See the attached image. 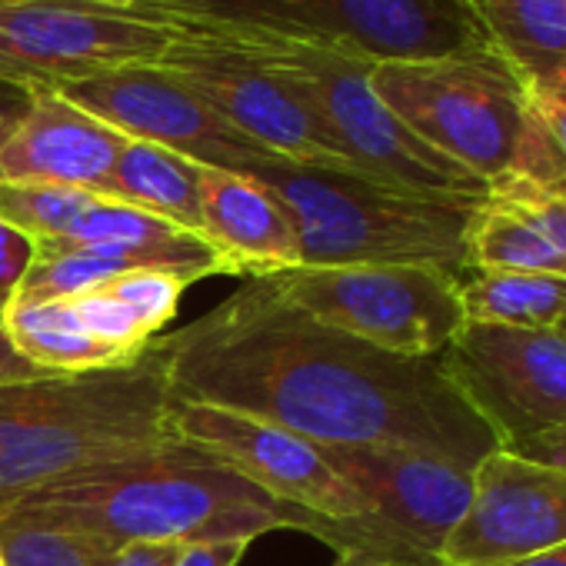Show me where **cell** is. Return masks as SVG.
<instances>
[{
	"mask_svg": "<svg viewBox=\"0 0 566 566\" xmlns=\"http://www.w3.org/2000/svg\"><path fill=\"white\" fill-rule=\"evenodd\" d=\"M566 543V470L493 450L473 467V496L440 549L443 566H513Z\"/></svg>",
	"mask_w": 566,
	"mask_h": 566,
	"instance_id": "14",
	"label": "cell"
},
{
	"mask_svg": "<svg viewBox=\"0 0 566 566\" xmlns=\"http://www.w3.org/2000/svg\"><path fill=\"white\" fill-rule=\"evenodd\" d=\"M104 4H120V8H137L140 0H104Z\"/></svg>",
	"mask_w": 566,
	"mask_h": 566,
	"instance_id": "36",
	"label": "cell"
},
{
	"mask_svg": "<svg viewBox=\"0 0 566 566\" xmlns=\"http://www.w3.org/2000/svg\"><path fill=\"white\" fill-rule=\"evenodd\" d=\"M523 97V130L506 174L549 190H566V67L526 81Z\"/></svg>",
	"mask_w": 566,
	"mask_h": 566,
	"instance_id": "22",
	"label": "cell"
},
{
	"mask_svg": "<svg viewBox=\"0 0 566 566\" xmlns=\"http://www.w3.org/2000/svg\"><path fill=\"white\" fill-rule=\"evenodd\" d=\"M291 210L301 266L420 263L467 273V237L483 197H433L357 170L263 160L247 170Z\"/></svg>",
	"mask_w": 566,
	"mask_h": 566,
	"instance_id": "4",
	"label": "cell"
},
{
	"mask_svg": "<svg viewBox=\"0 0 566 566\" xmlns=\"http://www.w3.org/2000/svg\"><path fill=\"white\" fill-rule=\"evenodd\" d=\"M31 260H34V240L8 223H0V311L18 294Z\"/></svg>",
	"mask_w": 566,
	"mask_h": 566,
	"instance_id": "28",
	"label": "cell"
},
{
	"mask_svg": "<svg viewBox=\"0 0 566 566\" xmlns=\"http://www.w3.org/2000/svg\"><path fill=\"white\" fill-rule=\"evenodd\" d=\"M114 546L104 539L28 516H0L4 566H111Z\"/></svg>",
	"mask_w": 566,
	"mask_h": 566,
	"instance_id": "24",
	"label": "cell"
},
{
	"mask_svg": "<svg viewBox=\"0 0 566 566\" xmlns=\"http://www.w3.org/2000/svg\"><path fill=\"white\" fill-rule=\"evenodd\" d=\"M0 321H4L14 350L41 370L71 374V370L127 364L117 350H111L104 340H97L87 331L74 301H44V304L11 301L0 311Z\"/></svg>",
	"mask_w": 566,
	"mask_h": 566,
	"instance_id": "20",
	"label": "cell"
},
{
	"mask_svg": "<svg viewBox=\"0 0 566 566\" xmlns=\"http://www.w3.org/2000/svg\"><path fill=\"white\" fill-rule=\"evenodd\" d=\"M440 357L503 447L566 427V340L556 331L463 321Z\"/></svg>",
	"mask_w": 566,
	"mask_h": 566,
	"instance_id": "11",
	"label": "cell"
},
{
	"mask_svg": "<svg viewBox=\"0 0 566 566\" xmlns=\"http://www.w3.org/2000/svg\"><path fill=\"white\" fill-rule=\"evenodd\" d=\"M177 553V543H127L114 553L111 566H170Z\"/></svg>",
	"mask_w": 566,
	"mask_h": 566,
	"instance_id": "30",
	"label": "cell"
},
{
	"mask_svg": "<svg viewBox=\"0 0 566 566\" xmlns=\"http://www.w3.org/2000/svg\"><path fill=\"white\" fill-rule=\"evenodd\" d=\"M4 516L71 526L120 549L127 543H210L256 539L297 530L331 546L334 523L291 506L227 463L177 437L137 457L94 467L18 500Z\"/></svg>",
	"mask_w": 566,
	"mask_h": 566,
	"instance_id": "2",
	"label": "cell"
},
{
	"mask_svg": "<svg viewBox=\"0 0 566 566\" xmlns=\"http://www.w3.org/2000/svg\"><path fill=\"white\" fill-rule=\"evenodd\" d=\"M334 566H384V563H374V559H367V556L344 553V556H337V563H334Z\"/></svg>",
	"mask_w": 566,
	"mask_h": 566,
	"instance_id": "35",
	"label": "cell"
},
{
	"mask_svg": "<svg viewBox=\"0 0 566 566\" xmlns=\"http://www.w3.org/2000/svg\"><path fill=\"white\" fill-rule=\"evenodd\" d=\"M253 539H210L180 546L170 566H240Z\"/></svg>",
	"mask_w": 566,
	"mask_h": 566,
	"instance_id": "29",
	"label": "cell"
},
{
	"mask_svg": "<svg viewBox=\"0 0 566 566\" xmlns=\"http://www.w3.org/2000/svg\"><path fill=\"white\" fill-rule=\"evenodd\" d=\"M180 28L104 0H0V81L61 91L130 64H160Z\"/></svg>",
	"mask_w": 566,
	"mask_h": 566,
	"instance_id": "9",
	"label": "cell"
},
{
	"mask_svg": "<svg viewBox=\"0 0 566 566\" xmlns=\"http://www.w3.org/2000/svg\"><path fill=\"white\" fill-rule=\"evenodd\" d=\"M327 463L364 496L370 513L420 553L440 549L473 496V470L403 447H324Z\"/></svg>",
	"mask_w": 566,
	"mask_h": 566,
	"instance_id": "15",
	"label": "cell"
},
{
	"mask_svg": "<svg viewBox=\"0 0 566 566\" xmlns=\"http://www.w3.org/2000/svg\"><path fill=\"white\" fill-rule=\"evenodd\" d=\"M467 270L566 273V260L526 220L493 197H483L467 237Z\"/></svg>",
	"mask_w": 566,
	"mask_h": 566,
	"instance_id": "23",
	"label": "cell"
},
{
	"mask_svg": "<svg viewBox=\"0 0 566 566\" xmlns=\"http://www.w3.org/2000/svg\"><path fill=\"white\" fill-rule=\"evenodd\" d=\"M486 197L526 220L566 260V190H549L506 174L486 187Z\"/></svg>",
	"mask_w": 566,
	"mask_h": 566,
	"instance_id": "27",
	"label": "cell"
},
{
	"mask_svg": "<svg viewBox=\"0 0 566 566\" xmlns=\"http://www.w3.org/2000/svg\"><path fill=\"white\" fill-rule=\"evenodd\" d=\"M28 104H31V91L14 87L8 81H0V147H4V140L11 137V130L28 114Z\"/></svg>",
	"mask_w": 566,
	"mask_h": 566,
	"instance_id": "32",
	"label": "cell"
},
{
	"mask_svg": "<svg viewBox=\"0 0 566 566\" xmlns=\"http://www.w3.org/2000/svg\"><path fill=\"white\" fill-rule=\"evenodd\" d=\"M61 94L124 137L157 144L203 167L247 174L256 164L273 160L270 150L233 130L160 64L117 67L87 81H74L61 87Z\"/></svg>",
	"mask_w": 566,
	"mask_h": 566,
	"instance_id": "13",
	"label": "cell"
},
{
	"mask_svg": "<svg viewBox=\"0 0 566 566\" xmlns=\"http://www.w3.org/2000/svg\"><path fill=\"white\" fill-rule=\"evenodd\" d=\"M167 430L291 506L331 520L370 513L364 496L327 463L324 447L294 430L190 400H170Z\"/></svg>",
	"mask_w": 566,
	"mask_h": 566,
	"instance_id": "12",
	"label": "cell"
},
{
	"mask_svg": "<svg viewBox=\"0 0 566 566\" xmlns=\"http://www.w3.org/2000/svg\"><path fill=\"white\" fill-rule=\"evenodd\" d=\"M223 41V38H220ZM287 77L314 107L347 164L384 184L433 197H486V184L423 144L370 87V61L297 48L230 41Z\"/></svg>",
	"mask_w": 566,
	"mask_h": 566,
	"instance_id": "6",
	"label": "cell"
},
{
	"mask_svg": "<svg viewBox=\"0 0 566 566\" xmlns=\"http://www.w3.org/2000/svg\"><path fill=\"white\" fill-rule=\"evenodd\" d=\"M263 280L317 324L400 357H437L463 327L460 276L440 266H291Z\"/></svg>",
	"mask_w": 566,
	"mask_h": 566,
	"instance_id": "7",
	"label": "cell"
},
{
	"mask_svg": "<svg viewBox=\"0 0 566 566\" xmlns=\"http://www.w3.org/2000/svg\"><path fill=\"white\" fill-rule=\"evenodd\" d=\"M38 374H48V370L28 364V360L14 350V344H11V337H8V331H4V321H0V384L28 380V377H38Z\"/></svg>",
	"mask_w": 566,
	"mask_h": 566,
	"instance_id": "33",
	"label": "cell"
},
{
	"mask_svg": "<svg viewBox=\"0 0 566 566\" xmlns=\"http://www.w3.org/2000/svg\"><path fill=\"white\" fill-rule=\"evenodd\" d=\"M457 291L467 324L556 331L566 321V273L467 270Z\"/></svg>",
	"mask_w": 566,
	"mask_h": 566,
	"instance_id": "19",
	"label": "cell"
},
{
	"mask_svg": "<svg viewBox=\"0 0 566 566\" xmlns=\"http://www.w3.org/2000/svg\"><path fill=\"white\" fill-rule=\"evenodd\" d=\"M476 11L520 84L566 67V0H476Z\"/></svg>",
	"mask_w": 566,
	"mask_h": 566,
	"instance_id": "21",
	"label": "cell"
},
{
	"mask_svg": "<svg viewBox=\"0 0 566 566\" xmlns=\"http://www.w3.org/2000/svg\"><path fill=\"white\" fill-rule=\"evenodd\" d=\"M200 167L203 164L174 150L127 137L114 164L107 197L200 233Z\"/></svg>",
	"mask_w": 566,
	"mask_h": 566,
	"instance_id": "18",
	"label": "cell"
},
{
	"mask_svg": "<svg viewBox=\"0 0 566 566\" xmlns=\"http://www.w3.org/2000/svg\"><path fill=\"white\" fill-rule=\"evenodd\" d=\"M513 566H566V543L549 546L543 553H533V556H526V559H520Z\"/></svg>",
	"mask_w": 566,
	"mask_h": 566,
	"instance_id": "34",
	"label": "cell"
},
{
	"mask_svg": "<svg viewBox=\"0 0 566 566\" xmlns=\"http://www.w3.org/2000/svg\"><path fill=\"white\" fill-rule=\"evenodd\" d=\"M200 233L220 253L227 276H266L301 266L291 210L250 174L200 167Z\"/></svg>",
	"mask_w": 566,
	"mask_h": 566,
	"instance_id": "17",
	"label": "cell"
},
{
	"mask_svg": "<svg viewBox=\"0 0 566 566\" xmlns=\"http://www.w3.org/2000/svg\"><path fill=\"white\" fill-rule=\"evenodd\" d=\"M160 67L273 157L304 167L357 170L344 160L307 97L256 54L180 28Z\"/></svg>",
	"mask_w": 566,
	"mask_h": 566,
	"instance_id": "10",
	"label": "cell"
},
{
	"mask_svg": "<svg viewBox=\"0 0 566 566\" xmlns=\"http://www.w3.org/2000/svg\"><path fill=\"white\" fill-rule=\"evenodd\" d=\"M127 137L61 91H31L28 114L0 147V184H54L107 197Z\"/></svg>",
	"mask_w": 566,
	"mask_h": 566,
	"instance_id": "16",
	"label": "cell"
},
{
	"mask_svg": "<svg viewBox=\"0 0 566 566\" xmlns=\"http://www.w3.org/2000/svg\"><path fill=\"white\" fill-rule=\"evenodd\" d=\"M170 400L164 334L127 364L0 384V516L51 483L174 440Z\"/></svg>",
	"mask_w": 566,
	"mask_h": 566,
	"instance_id": "3",
	"label": "cell"
},
{
	"mask_svg": "<svg viewBox=\"0 0 566 566\" xmlns=\"http://www.w3.org/2000/svg\"><path fill=\"white\" fill-rule=\"evenodd\" d=\"M137 8L223 41L297 44L370 64L496 54L476 0H140Z\"/></svg>",
	"mask_w": 566,
	"mask_h": 566,
	"instance_id": "5",
	"label": "cell"
},
{
	"mask_svg": "<svg viewBox=\"0 0 566 566\" xmlns=\"http://www.w3.org/2000/svg\"><path fill=\"white\" fill-rule=\"evenodd\" d=\"M174 400L237 410L321 447H403L473 470L503 450L443 357H400L340 334L243 280L203 317L164 334Z\"/></svg>",
	"mask_w": 566,
	"mask_h": 566,
	"instance_id": "1",
	"label": "cell"
},
{
	"mask_svg": "<svg viewBox=\"0 0 566 566\" xmlns=\"http://www.w3.org/2000/svg\"><path fill=\"white\" fill-rule=\"evenodd\" d=\"M0 566H4V556H0Z\"/></svg>",
	"mask_w": 566,
	"mask_h": 566,
	"instance_id": "38",
	"label": "cell"
},
{
	"mask_svg": "<svg viewBox=\"0 0 566 566\" xmlns=\"http://www.w3.org/2000/svg\"><path fill=\"white\" fill-rule=\"evenodd\" d=\"M370 87L423 144L486 187L510 170L526 97L496 54L374 64Z\"/></svg>",
	"mask_w": 566,
	"mask_h": 566,
	"instance_id": "8",
	"label": "cell"
},
{
	"mask_svg": "<svg viewBox=\"0 0 566 566\" xmlns=\"http://www.w3.org/2000/svg\"><path fill=\"white\" fill-rule=\"evenodd\" d=\"M190 276L177 270H127L107 283V291L134 314V321L144 327V334L154 340L164 334V327L177 317L184 291L190 287Z\"/></svg>",
	"mask_w": 566,
	"mask_h": 566,
	"instance_id": "26",
	"label": "cell"
},
{
	"mask_svg": "<svg viewBox=\"0 0 566 566\" xmlns=\"http://www.w3.org/2000/svg\"><path fill=\"white\" fill-rule=\"evenodd\" d=\"M520 457H530V460H539V463H549L556 470H566V427L563 430H553V433H543L536 440H526L520 447H506Z\"/></svg>",
	"mask_w": 566,
	"mask_h": 566,
	"instance_id": "31",
	"label": "cell"
},
{
	"mask_svg": "<svg viewBox=\"0 0 566 566\" xmlns=\"http://www.w3.org/2000/svg\"><path fill=\"white\" fill-rule=\"evenodd\" d=\"M94 200L97 193L74 187L0 184V223L21 230L34 243L64 240Z\"/></svg>",
	"mask_w": 566,
	"mask_h": 566,
	"instance_id": "25",
	"label": "cell"
},
{
	"mask_svg": "<svg viewBox=\"0 0 566 566\" xmlns=\"http://www.w3.org/2000/svg\"><path fill=\"white\" fill-rule=\"evenodd\" d=\"M556 334H559V337H563V340H566V321H563V324H559V327H556Z\"/></svg>",
	"mask_w": 566,
	"mask_h": 566,
	"instance_id": "37",
	"label": "cell"
}]
</instances>
